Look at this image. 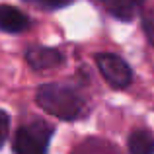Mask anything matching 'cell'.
I'll return each instance as SVG.
<instances>
[{"instance_id": "6da1fadb", "label": "cell", "mask_w": 154, "mask_h": 154, "mask_svg": "<svg viewBox=\"0 0 154 154\" xmlns=\"http://www.w3.org/2000/svg\"><path fill=\"white\" fill-rule=\"evenodd\" d=\"M37 105L49 115L63 121H76L86 111V100L70 86L64 84H43L35 94Z\"/></svg>"}, {"instance_id": "7a4b0ae2", "label": "cell", "mask_w": 154, "mask_h": 154, "mask_svg": "<svg viewBox=\"0 0 154 154\" xmlns=\"http://www.w3.org/2000/svg\"><path fill=\"white\" fill-rule=\"evenodd\" d=\"M55 129L41 119L26 123L14 135V154H47Z\"/></svg>"}, {"instance_id": "3957f363", "label": "cell", "mask_w": 154, "mask_h": 154, "mask_svg": "<svg viewBox=\"0 0 154 154\" xmlns=\"http://www.w3.org/2000/svg\"><path fill=\"white\" fill-rule=\"evenodd\" d=\"M96 64H98L100 74L103 80L115 90H125L133 82V68L123 57L115 53H98L96 55Z\"/></svg>"}, {"instance_id": "277c9868", "label": "cell", "mask_w": 154, "mask_h": 154, "mask_svg": "<svg viewBox=\"0 0 154 154\" xmlns=\"http://www.w3.org/2000/svg\"><path fill=\"white\" fill-rule=\"evenodd\" d=\"M26 60L33 70H49L64 63V55L55 47L33 45L26 51Z\"/></svg>"}, {"instance_id": "5b68a950", "label": "cell", "mask_w": 154, "mask_h": 154, "mask_svg": "<svg viewBox=\"0 0 154 154\" xmlns=\"http://www.w3.org/2000/svg\"><path fill=\"white\" fill-rule=\"evenodd\" d=\"M29 27V18L22 10L8 4H0V31L6 33H22Z\"/></svg>"}, {"instance_id": "8992f818", "label": "cell", "mask_w": 154, "mask_h": 154, "mask_svg": "<svg viewBox=\"0 0 154 154\" xmlns=\"http://www.w3.org/2000/svg\"><path fill=\"white\" fill-rule=\"evenodd\" d=\"M129 154H154V135L146 129H135L127 140Z\"/></svg>"}, {"instance_id": "52a82bcc", "label": "cell", "mask_w": 154, "mask_h": 154, "mask_svg": "<svg viewBox=\"0 0 154 154\" xmlns=\"http://www.w3.org/2000/svg\"><path fill=\"white\" fill-rule=\"evenodd\" d=\"M143 4L144 0H109L107 10L113 18L121 20V22H131Z\"/></svg>"}, {"instance_id": "ba28073f", "label": "cell", "mask_w": 154, "mask_h": 154, "mask_svg": "<svg viewBox=\"0 0 154 154\" xmlns=\"http://www.w3.org/2000/svg\"><path fill=\"white\" fill-rule=\"evenodd\" d=\"M143 29L150 45H154V10H146L143 14Z\"/></svg>"}, {"instance_id": "9c48e42d", "label": "cell", "mask_w": 154, "mask_h": 154, "mask_svg": "<svg viewBox=\"0 0 154 154\" xmlns=\"http://www.w3.org/2000/svg\"><path fill=\"white\" fill-rule=\"evenodd\" d=\"M8 129H10V117H8L6 111L0 109V146H2L8 139Z\"/></svg>"}, {"instance_id": "30bf717a", "label": "cell", "mask_w": 154, "mask_h": 154, "mask_svg": "<svg viewBox=\"0 0 154 154\" xmlns=\"http://www.w3.org/2000/svg\"><path fill=\"white\" fill-rule=\"evenodd\" d=\"M45 8H51V10H57V8H64L72 2V0H39Z\"/></svg>"}]
</instances>
